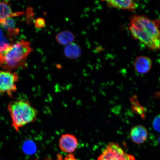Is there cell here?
I'll return each mask as SVG.
<instances>
[{
    "label": "cell",
    "instance_id": "7a4b0ae2",
    "mask_svg": "<svg viewBox=\"0 0 160 160\" xmlns=\"http://www.w3.org/2000/svg\"><path fill=\"white\" fill-rule=\"evenodd\" d=\"M30 44L21 40L0 52V68L9 71L25 66L28 55L32 51Z\"/></svg>",
    "mask_w": 160,
    "mask_h": 160
},
{
    "label": "cell",
    "instance_id": "2e32d148",
    "mask_svg": "<svg viewBox=\"0 0 160 160\" xmlns=\"http://www.w3.org/2000/svg\"><path fill=\"white\" fill-rule=\"evenodd\" d=\"M152 126L155 131L160 132V115L157 116L154 119Z\"/></svg>",
    "mask_w": 160,
    "mask_h": 160
},
{
    "label": "cell",
    "instance_id": "52a82bcc",
    "mask_svg": "<svg viewBox=\"0 0 160 160\" xmlns=\"http://www.w3.org/2000/svg\"><path fill=\"white\" fill-rule=\"evenodd\" d=\"M152 61L149 57L140 56L137 57L134 61L133 67L138 73L144 74L147 73L152 68Z\"/></svg>",
    "mask_w": 160,
    "mask_h": 160
},
{
    "label": "cell",
    "instance_id": "8fae6325",
    "mask_svg": "<svg viewBox=\"0 0 160 160\" xmlns=\"http://www.w3.org/2000/svg\"><path fill=\"white\" fill-rule=\"evenodd\" d=\"M65 57L69 59L78 58L82 54V50L80 46L74 43L69 44L65 46L63 50Z\"/></svg>",
    "mask_w": 160,
    "mask_h": 160
},
{
    "label": "cell",
    "instance_id": "4fadbf2b",
    "mask_svg": "<svg viewBox=\"0 0 160 160\" xmlns=\"http://www.w3.org/2000/svg\"><path fill=\"white\" fill-rule=\"evenodd\" d=\"M12 13L9 4L5 2H0V19H5Z\"/></svg>",
    "mask_w": 160,
    "mask_h": 160
},
{
    "label": "cell",
    "instance_id": "e0dca14e",
    "mask_svg": "<svg viewBox=\"0 0 160 160\" xmlns=\"http://www.w3.org/2000/svg\"><path fill=\"white\" fill-rule=\"evenodd\" d=\"M57 156V160H78L73 153L69 154L67 155L64 158H63L60 154L58 155Z\"/></svg>",
    "mask_w": 160,
    "mask_h": 160
},
{
    "label": "cell",
    "instance_id": "30bf717a",
    "mask_svg": "<svg viewBox=\"0 0 160 160\" xmlns=\"http://www.w3.org/2000/svg\"><path fill=\"white\" fill-rule=\"evenodd\" d=\"M0 24L11 37H15L18 34L19 29L17 28V23L12 15L5 19H0Z\"/></svg>",
    "mask_w": 160,
    "mask_h": 160
},
{
    "label": "cell",
    "instance_id": "7c38bea8",
    "mask_svg": "<svg viewBox=\"0 0 160 160\" xmlns=\"http://www.w3.org/2000/svg\"><path fill=\"white\" fill-rule=\"evenodd\" d=\"M56 39L60 44L67 45L73 43L75 39V36L71 32L65 30L58 33L56 36Z\"/></svg>",
    "mask_w": 160,
    "mask_h": 160
},
{
    "label": "cell",
    "instance_id": "6da1fadb",
    "mask_svg": "<svg viewBox=\"0 0 160 160\" xmlns=\"http://www.w3.org/2000/svg\"><path fill=\"white\" fill-rule=\"evenodd\" d=\"M160 20L144 15H133L129 18L128 29L134 39L153 51L160 49Z\"/></svg>",
    "mask_w": 160,
    "mask_h": 160
},
{
    "label": "cell",
    "instance_id": "9a60e30c",
    "mask_svg": "<svg viewBox=\"0 0 160 160\" xmlns=\"http://www.w3.org/2000/svg\"><path fill=\"white\" fill-rule=\"evenodd\" d=\"M9 46L8 41L0 29V52L5 51Z\"/></svg>",
    "mask_w": 160,
    "mask_h": 160
},
{
    "label": "cell",
    "instance_id": "5bb4252c",
    "mask_svg": "<svg viewBox=\"0 0 160 160\" xmlns=\"http://www.w3.org/2000/svg\"><path fill=\"white\" fill-rule=\"evenodd\" d=\"M22 150L26 154L31 155L35 153L37 151V147L33 142L27 141L23 145Z\"/></svg>",
    "mask_w": 160,
    "mask_h": 160
},
{
    "label": "cell",
    "instance_id": "ac0fdd59",
    "mask_svg": "<svg viewBox=\"0 0 160 160\" xmlns=\"http://www.w3.org/2000/svg\"><path fill=\"white\" fill-rule=\"evenodd\" d=\"M35 27L38 28H41L45 27V21L42 18H38L36 20L35 22Z\"/></svg>",
    "mask_w": 160,
    "mask_h": 160
},
{
    "label": "cell",
    "instance_id": "8992f818",
    "mask_svg": "<svg viewBox=\"0 0 160 160\" xmlns=\"http://www.w3.org/2000/svg\"><path fill=\"white\" fill-rule=\"evenodd\" d=\"M78 142L74 135L65 134L61 136L59 141L60 149L65 153H72L78 147Z\"/></svg>",
    "mask_w": 160,
    "mask_h": 160
},
{
    "label": "cell",
    "instance_id": "d6986e66",
    "mask_svg": "<svg viewBox=\"0 0 160 160\" xmlns=\"http://www.w3.org/2000/svg\"><path fill=\"white\" fill-rule=\"evenodd\" d=\"M158 141H159V144L160 145V137L159 138Z\"/></svg>",
    "mask_w": 160,
    "mask_h": 160
},
{
    "label": "cell",
    "instance_id": "5b68a950",
    "mask_svg": "<svg viewBox=\"0 0 160 160\" xmlns=\"http://www.w3.org/2000/svg\"><path fill=\"white\" fill-rule=\"evenodd\" d=\"M19 80L17 73L11 71H0V93H7L10 97L17 91L16 83Z\"/></svg>",
    "mask_w": 160,
    "mask_h": 160
},
{
    "label": "cell",
    "instance_id": "277c9868",
    "mask_svg": "<svg viewBox=\"0 0 160 160\" xmlns=\"http://www.w3.org/2000/svg\"><path fill=\"white\" fill-rule=\"evenodd\" d=\"M97 160H136L133 155L123 151L118 143L110 142L105 148Z\"/></svg>",
    "mask_w": 160,
    "mask_h": 160
},
{
    "label": "cell",
    "instance_id": "9c48e42d",
    "mask_svg": "<svg viewBox=\"0 0 160 160\" xmlns=\"http://www.w3.org/2000/svg\"><path fill=\"white\" fill-rule=\"evenodd\" d=\"M148 131L144 127L141 125L135 126L130 132V137L134 142L141 144L145 142L148 137Z\"/></svg>",
    "mask_w": 160,
    "mask_h": 160
},
{
    "label": "cell",
    "instance_id": "ba28073f",
    "mask_svg": "<svg viewBox=\"0 0 160 160\" xmlns=\"http://www.w3.org/2000/svg\"><path fill=\"white\" fill-rule=\"evenodd\" d=\"M108 6L110 7L127 10L131 12L135 11L138 7L137 3L132 0H110L106 1Z\"/></svg>",
    "mask_w": 160,
    "mask_h": 160
},
{
    "label": "cell",
    "instance_id": "3957f363",
    "mask_svg": "<svg viewBox=\"0 0 160 160\" xmlns=\"http://www.w3.org/2000/svg\"><path fill=\"white\" fill-rule=\"evenodd\" d=\"M12 119V125L18 132L21 128L37 119L38 112L29 102L23 100L12 101L8 106Z\"/></svg>",
    "mask_w": 160,
    "mask_h": 160
}]
</instances>
